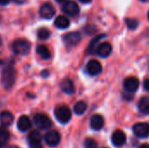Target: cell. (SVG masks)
Returning a JSON list of instances; mask_svg holds the SVG:
<instances>
[{
    "label": "cell",
    "instance_id": "11",
    "mask_svg": "<svg viewBox=\"0 0 149 148\" xmlns=\"http://www.w3.org/2000/svg\"><path fill=\"white\" fill-rule=\"evenodd\" d=\"M102 71V65L98 60H90L86 65V72L91 76L99 75Z\"/></svg>",
    "mask_w": 149,
    "mask_h": 148
},
{
    "label": "cell",
    "instance_id": "25",
    "mask_svg": "<svg viewBox=\"0 0 149 148\" xmlns=\"http://www.w3.org/2000/svg\"><path fill=\"white\" fill-rule=\"evenodd\" d=\"M105 37V35H99V36H97L96 38H94L93 40H92V42H91V44H89V47H88V51L90 52V53H93V51H96V44H97V43L102 38H104Z\"/></svg>",
    "mask_w": 149,
    "mask_h": 148
},
{
    "label": "cell",
    "instance_id": "13",
    "mask_svg": "<svg viewBox=\"0 0 149 148\" xmlns=\"http://www.w3.org/2000/svg\"><path fill=\"white\" fill-rule=\"evenodd\" d=\"M80 40H81V35L78 31L67 33L64 37V41L65 42V44L71 46L77 45L80 42Z\"/></svg>",
    "mask_w": 149,
    "mask_h": 148
},
{
    "label": "cell",
    "instance_id": "32",
    "mask_svg": "<svg viewBox=\"0 0 149 148\" xmlns=\"http://www.w3.org/2000/svg\"><path fill=\"white\" fill-rule=\"evenodd\" d=\"M92 0H79V2H81V3H90Z\"/></svg>",
    "mask_w": 149,
    "mask_h": 148
},
{
    "label": "cell",
    "instance_id": "7",
    "mask_svg": "<svg viewBox=\"0 0 149 148\" xmlns=\"http://www.w3.org/2000/svg\"><path fill=\"white\" fill-rule=\"evenodd\" d=\"M133 131L135 136L139 138H147L149 136V125L144 122L137 123L134 126Z\"/></svg>",
    "mask_w": 149,
    "mask_h": 148
},
{
    "label": "cell",
    "instance_id": "8",
    "mask_svg": "<svg viewBox=\"0 0 149 148\" xmlns=\"http://www.w3.org/2000/svg\"><path fill=\"white\" fill-rule=\"evenodd\" d=\"M60 134L58 133V132L55 130L50 131L45 135V141L50 147L58 146L60 142Z\"/></svg>",
    "mask_w": 149,
    "mask_h": 148
},
{
    "label": "cell",
    "instance_id": "36",
    "mask_svg": "<svg viewBox=\"0 0 149 148\" xmlns=\"http://www.w3.org/2000/svg\"><path fill=\"white\" fill-rule=\"evenodd\" d=\"M141 1H142V2H147V1H148V0H141Z\"/></svg>",
    "mask_w": 149,
    "mask_h": 148
},
{
    "label": "cell",
    "instance_id": "18",
    "mask_svg": "<svg viewBox=\"0 0 149 148\" xmlns=\"http://www.w3.org/2000/svg\"><path fill=\"white\" fill-rule=\"evenodd\" d=\"M31 127V122L29 117L23 115L17 120V128L21 132H26Z\"/></svg>",
    "mask_w": 149,
    "mask_h": 148
},
{
    "label": "cell",
    "instance_id": "20",
    "mask_svg": "<svg viewBox=\"0 0 149 148\" xmlns=\"http://www.w3.org/2000/svg\"><path fill=\"white\" fill-rule=\"evenodd\" d=\"M138 108L141 113L144 114H149V97H143L141 99L138 104Z\"/></svg>",
    "mask_w": 149,
    "mask_h": 148
},
{
    "label": "cell",
    "instance_id": "30",
    "mask_svg": "<svg viewBox=\"0 0 149 148\" xmlns=\"http://www.w3.org/2000/svg\"><path fill=\"white\" fill-rule=\"evenodd\" d=\"M10 2V0H0V4L1 5H6Z\"/></svg>",
    "mask_w": 149,
    "mask_h": 148
},
{
    "label": "cell",
    "instance_id": "27",
    "mask_svg": "<svg viewBox=\"0 0 149 148\" xmlns=\"http://www.w3.org/2000/svg\"><path fill=\"white\" fill-rule=\"evenodd\" d=\"M84 146L86 148H97V142L93 139H86L84 142Z\"/></svg>",
    "mask_w": 149,
    "mask_h": 148
},
{
    "label": "cell",
    "instance_id": "35",
    "mask_svg": "<svg viewBox=\"0 0 149 148\" xmlns=\"http://www.w3.org/2000/svg\"><path fill=\"white\" fill-rule=\"evenodd\" d=\"M7 148H19L18 147H17V146H10V147H8Z\"/></svg>",
    "mask_w": 149,
    "mask_h": 148
},
{
    "label": "cell",
    "instance_id": "12",
    "mask_svg": "<svg viewBox=\"0 0 149 148\" xmlns=\"http://www.w3.org/2000/svg\"><path fill=\"white\" fill-rule=\"evenodd\" d=\"M126 141H127V137H126V134L124 133V132H122L120 130H116L113 133L112 142L115 147H120L125 145Z\"/></svg>",
    "mask_w": 149,
    "mask_h": 148
},
{
    "label": "cell",
    "instance_id": "24",
    "mask_svg": "<svg viewBox=\"0 0 149 148\" xmlns=\"http://www.w3.org/2000/svg\"><path fill=\"white\" fill-rule=\"evenodd\" d=\"M50 36H51V31L46 28H41L38 31V38L39 39L45 40V39L49 38Z\"/></svg>",
    "mask_w": 149,
    "mask_h": 148
},
{
    "label": "cell",
    "instance_id": "5",
    "mask_svg": "<svg viewBox=\"0 0 149 148\" xmlns=\"http://www.w3.org/2000/svg\"><path fill=\"white\" fill-rule=\"evenodd\" d=\"M30 148H42V135L38 131H32L28 135Z\"/></svg>",
    "mask_w": 149,
    "mask_h": 148
},
{
    "label": "cell",
    "instance_id": "37",
    "mask_svg": "<svg viewBox=\"0 0 149 148\" xmlns=\"http://www.w3.org/2000/svg\"><path fill=\"white\" fill-rule=\"evenodd\" d=\"M1 43H2V40H1V38H0V44H1Z\"/></svg>",
    "mask_w": 149,
    "mask_h": 148
},
{
    "label": "cell",
    "instance_id": "31",
    "mask_svg": "<svg viewBox=\"0 0 149 148\" xmlns=\"http://www.w3.org/2000/svg\"><path fill=\"white\" fill-rule=\"evenodd\" d=\"M139 148H149V145L148 144H142L141 146H140Z\"/></svg>",
    "mask_w": 149,
    "mask_h": 148
},
{
    "label": "cell",
    "instance_id": "22",
    "mask_svg": "<svg viewBox=\"0 0 149 148\" xmlns=\"http://www.w3.org/2000/svg\"><path fill=\"white\" fill-rule=\"evenodd\" d=\"M10 140V133L5 129H0V148L3 147Z\"/></svg>",
    "mask_w": 149,
    "mask_h": 148
},
{
    "label": "cell",
    "instance_id": "2",
    "mask_svg": "<svg viewBox=\"0 0 149 148\" xmlns=\"http://www.w3.org/2000/svg\"><path fill=\"white\" fill-rule=\"evenodd\" d=\"M54 115L57 120L61 124H66L72 118V112L66 106H59L54 111Z\"/></svg>",
    "mask_w": 149,
    "mask_h": 148
},
{
    "label": "cell",
    "instance_id": "1",
    "mask_svg": "<svg viewBox=\"0 0 149 148\" xmlns=\"http://www.w3.org/2000/svg\"><path fill=\"white\" fill-rule=\"evenodd\" d=\"M16 76H17V72L12 66H8L5 69H3L2 72L1 81L5 89L8 90L13 86L16 80Z\"/></svg>",
    "mask_w": 149,
    "mask_h": 148
},
{
    "label": "cell",
    "instance_id": "9",
    "mask_svg": "<svg viewBox=\"0 0 149 148\" xmlns=\"http://www.w3.org/2000/svg\"><path fill=\"white\" fill-rule=\"evenodd\" d=\"M62 10L65 13H66L69 16H76L79 14V7L77 4V3H75L74 1L69 0L67 2H65L63 4Z\"/></svg>",
    "mask_w": 149,
    "mask_h": 148
},
{
    "label": "cell",
    "instance_id": "16",
    "mask_svg": "<svg viewBox=\"0 0 149 148\" xmlns=\"http://www.w3.org/2000/svg\"><path fill=\"white\" fill-rule=\"evenodd\" d=\"M61 90L66 94H73L75 92V86L70 79H64L60 83Z\"/></svg>",
    "mask_w": 149,
    "mask_h": 148
},
{
    "label": "cell",
    "instance_id": "6",
    "mask_svg": "<svg viewBox=\"0 0 149 148\" xmlns=\"http://www.w3.org/2000/svg\"><path fill=\"white\" fill-rule=\"evenodd\" d=\"M123 86H124V89L126 90L127 92L133 93L138 90V88L140 86V81L135 77H129L124 80Z\"/></svg>",
    "mask_w": 149,
    "mask_h": 148
},
{
    "label": "cell",
    "instance_id": "28",
    "mask_svg": "<svg viewBox=\"0 0 149 148\" xmlns=\"http://www.w3.org/2000/svg\"><path fill=\"white\" fill-rule=\"evenodd\" d=\"M143 86H144V89H145L146 91H148L149 92V79H146V80L144 81Z\"/></svg>",
    "mask_w": 149,
    "mask_h": 148
},
{
    "label": "cell",
    "instance_id": "19",
    "mask_svg": "<svg viewBox=\"0 0 149 148\" xmlns=\"http://www.w3.org/2000/svg\"><path fill=\"white\" fill-rule=\"evenodd\" d=\"M54 24L57 28L58 29H66L69 27L70 25V21L69 19L65 17V16H58L55 21H54Z\"/></svg>",
    "mask_w": 149,
    "mask_h": 148
},
{
    "label": "cell",
    "instance_id": "34",
    "mask_svg": "<svg viewBox=\"0 0 149 148\" xmlns=\"http://www.w3.org/2000/svg\"><path fill=\"white\" fill-rule=\"evenodd\" d=\"M56 1H57L58 3H65V2H67V0H56Z\"/></svg>",
    "mask_w": 149,
    "mask_h": 148
},
{
    "label": "cell",
    "instance_id": "26",
    "mask_svg": "<svg viewBox=\"0 0 149 148\" xmlns=\"http://www.w3.org/2000/svg\"><path fill=\"white\" fill-rule=\"evenodd\" d=\"M126 24H127V26L130 30H134L139 25V22L136 19H134V18H127V19H126Z\"/></svg>",
    "mask_w": 149,
    "mask_h": 148
},
{
    "label": "cell",
    "instance_id": "14",
    "mask_svg": "<svg viewBox=\"0 0 149 148\" xmlns=\"http://www.w3.org/2000/svg\"><path fill=\"white\" fill-rule=\"evenodd\" d=\"M112 52V45L109 43H102L98 45L96 49V53L101 58L108 57Z\"/></svg>",
    "mask_w": 149,
    "mask_h": 148
},
{
    "label": "cell",
    "instance_id": "15",
    "mask_svg": "<svg viewBox=\"0 0 149 148\" xmlns=\"http://www.w3.org/2000/svg\"><path fill=\"white\" fill-rule=\"evenodd\" d=\"M104 118L100 115V114H94L93 116H92L91 120H90V126L93 130L99 131L100 130L103 126H104Z\"/></svg>",
    "mask_w": 149,
    "mask_h": 148
},
{
    "label": "cell",
    "instance_id": "3",
    "mask_svg": "<svg viewBox=\"0 0 149 148\" xmlns=\"http://www.w3.org/2000/svg\"><path fill=\"white\" fill-rule=\"evenodd\" d=\"M31 50V44L29 41L18 38L15 40L12 44V51L17 55H25Z\"/></svg>",
    "mask_w": 149,
    "mask_h": 148
},
{
    "label": "cell",
    "instance_id": "4",
    "mask_svg": "<svg viewBox=\"0 0 149 148\" xmlns=\"http://www.w3.org/2000/svg\"><path fill=\"white\" fill-rule=\"evenodd\" d=\"M33 121H34V125L38 129H41V130L48 129L52 126L51 120L49 119L48 116H46L45 114H43V113L35 114Z\"/></svg>",
    "mask_w": 149,
    "mask_h": 148
},
{
    "label": "cell",
    "instance_id": "38",
    "mask_svg": "<svg viewBox=\"0 0 149 148\" xmlns=\"http://www.w3.org/2000/svg\"><path fill=\"white\" fill-rule=\"evenodd\" d=\"M148 20H149V11H148Z\"/></svg>",
    "mask_w": 149,
    "mask_h": 148
},
{
    "label": "cell",
    "instance_id": "10",
    "mask_svg": "<svg viewBox=\"0 0 149 148\" xmlns=\"http://www.w3.org/2000/svg\"><path fill=\"white\" fill-rule=\"evenodd\" d=\"M55 12H56V10H55L54 7L49 3H44L39 9V15L45 19L52 18L53 16L55 15Z\"/></svg>",
    "mask_w": 149,
    "mask_h": 148
},
{
    "label": "cell",
    "instance_id": "21",
    "mask_svg": "<svg viewBox=\"0 0 149 148\" xmlns=\"http://www.w3.org/2000/svg\"><path fill=\"white\" fill-rule=\"evenodd\" d=\"M37 53L43 59H49L51 58V52H50L49 49L45 45H43V44L38 45V47H37Z\"/></svg>",
    "mask_w": 149,
    "mask_h": 148
},
{
    "label": "cell",
    "instance_id": "33",
    "mask_svg": "<svg viewBox=\"0 0 149 148\" xmlns=\"http://www.w3.org/2000/svg\"><path fill=\"white\" fill-rule=\"evenodd\" d=\"M42 75H43L44 77H46L47 75H49V72H47V71L45 70V72H44L42 73Z\"/></svg>",
    "mask_w": 149,
    "mask_h": 148
},
{
    "label": "cell",
    "instance_id": "17",
    "mask_svg": "<svg viewBox=\"0 0 149 148\" xmlns=\"http://www.w3.org/2000/svg\"><path fill=\"white\" fill-rule=\"evenodd\" d=\"M13 120H14V117L10 112L4 111L0 113V124L3 128L9 127L12 124Z\"/></svg>",
    "mask_w": 149,
    "mask_h": 148
},
{
    "label": "cell",
    "instance_id": "29",
    "mask_svg": "<svg viewBox=\"0 0 149 148\" xmlns=\"http://www.w3.org/2000/svg\"><path fill=\"white\" fill-rule=\"evenodd\" d=\"M14 3H17V4H23V3H24L27 0H12Z\"/></svg>",
    "mask_w": 149,
    "mask_h": 148
},
{
    "label": "cell",
    "instance_id": "23",
    "mask_svg": "<svg viewBox=\"0 0 149 148\" xmlns=\"http://www.w3.org/2000/svg\"><path fill=\"white\" fill-rule=\"evenodd\" d=\"M86 109H87L86 104L84 101H79L75 104L73 111L77 115H82L86 112Z\"/></svg>",
    "mask_w": 149,
    "mask_h": 148
}]
</instances>
